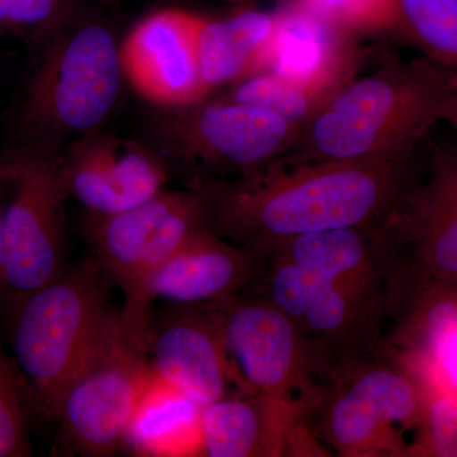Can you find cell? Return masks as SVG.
I'll return each instance as SVG.
<instances>
[{
    "mask_svg": "<svg viewBox=\"0 0 457 457\" xmlns=\"http://www.w3.org/2000/svg\"><path fill=\"white\" fill-rule=\"evenodd\" d=\"M411 156L374 161L282 156L236 179L198 186L206 192L210 230L255 253L288 237L392 218L405 198Z\"/></svg>",
    "mask_w": 457,
    "mask_h": 457,
    "instance_id": "obj_1",
    "label": "cell"
},
{
    "mask_svg": "<svg viewBox=\"0 0 457 457\" xmlns=\"http://www.w3.org/2000/svg\"><path fill=\"white\" fill-rule=\"evenodd\" d=\"M457 71L428 57L390 62L348 80L311 119L287 158L374 161L404 158L446 117Z\"/></svg>",
    "mask_w": 457,
    "mask_h": 457,
    "instance_id": "obj_2",
    "label": "cell"
},
{
    "mask_svg": "<svg viewBox=\"0 0 457 457\" xmlns=\"http://www.w3.org/2000/svg\"><path fill=\"white\" fill-rule=\"evenodd\" d=\"M33 49L37 64L18 116V147L57 154L101 130L112 113L125 79L121 42L97 9L79 3Z\"/></svg>",
    "mask_w": 457,
    "mask_h": 457,
    "instance_id": "obj_3",
    "label": "cell"
},
{
    "mask_svg": "<svg viewBox=\"0 0 457 457\" xmlns=\"http://www.w3.org/2000/svg\"><path fill=\"white\" fill-rule=\"evenodd\" d=\"M106 275L86 261L29 295L8 319L12 347L35 411L55 420L69 385L97 348L117 312Z\"/></svg>",
    "mask_w": 457,
    "mask_h": 457,
    "instance_id": "obj_4",
    "label": "cell"
},
{
    "mask_svg": "<svg viewBox=\"0 0 457 457\" xmlns=\"http://www.w3.org/2000/svg\"><path fill=\"white\" fill-rule=\"evenodd\" d=\"M210 230L203 186L156 195L152 200L113 215H93L86 222L96 262L121 288L125 302L120 319L126 335L149 348L150 279L189 240Z\"/></svg>",
    "mask_w": 457,
    "mask_h": 457,
    "instance_id": "obj_5",
    "label": "cell"
},
{
    "mask_svg": "<svg viewBox=\"0 0 457 457\" xmlns=\"http://www.w3.org/2000/svg\"><path fill=\"white\" fill-rule=\"evenodd\" d=\"M212 312L237 387L257 394L305 420L335 381V363L293 319L266 299L234 296L206 306Z\"/></svg>",
    "mask_w": 457,
    "mask_h": 457,
    "instance_id": "obj_6",
    "label": "cell"
},
{
    "mask_svg": "<svg viewBox=\"0 0 457 457\" xmlns=\"http://www.w3.org/2000/svg\"><path fill=\"white\" fill-rule=\"evenodd\" d=\"M161 111L153 130L155 149L168 168L188 174L189 186L236 179L278 161L293 149L303 128L228 97Z\"/></svg>",
    "mask_w": 457,
    "mask_h": 457,
    "instance_id": "obj_7",
    "label": "cell"
},
{
    "mask_svg": "<svg viewBox=\"0 0 457 457\" xmlns=\"http://www.w3.org/2000/svg\"><path fill=\"white\" fill-rule=\"evenodd\" d=\"M17 171L0 222V317L66 270L64 203L56 154L17 147Z\"/></svg>",
    "mask_w": 457,
    "mask_h": 457,
    "instance_id": "obj_8",
    "label": "cell"
},
{
    "mask_svg": "<svg viewBox=\"0 0 457 457\" xmlns=\"http://www.w3.org/2000/svg\"><path fill=\"white\" fill-rule=\"evenodd\" d=\"M153 378L147 352L126 335L116 312L60 403L55 420L66 444L80 456L120 453L132 413Z\"/></svg>",
    "mask_w": 457,
    "mask_h": 457,
    "instance_id": "obj_9",
    "label": "cell"
},
{
    "mask_svg": "<svg viewBox=\"0 0 457 457\" xmlns=\"http://www.w3.org/2000/svg\"><path fill=\"white\" fill-rule=\"evenodd\" d=\"M417 411L413 384L384 356L339 372L309 417L317 414L319 435L338 455L389 456L400 451L396 427Z\"/></svg>",
    "mask_w": 457,
    "mask_h": 457,
    "instance_id": "obj_10",
    "label": "cell"
},
{
    "mask_svg": "<svg viewBox=\"0 0 457 457\" xmlns=\"http://www.w3.org/2000/svg\"><path fill=\"white\" fill-rule=\"evenodd\" d=\"M69 197L93 215H113L165 191L170 168L158 150L101 130L71 141L56 154Z\"/></svg>",
    "mask_w": 457,
    "mask_h": 457,
    "instance_id": "obj_11",
    "label": "cell"
},
{
    "mask_svg": "<svg viewBox=\"0 0 457 457\" xmlns=\"http://www.w3.org/2000/svg\"><path fill=\"white\" fill-rule=\"evenodd\" d=\"M201 20V14L182 8L156 9L121 42L123 77L159 110L186 107L209 97L198 64Z\"/></svg>",
    "mask_w": 457,
    "mask_h": 457,
    "instance_id": "obj_12",
    "label": "cell"
},
{
    "mask_svg": "<svg viewBox=\"0 0 457 457\" xmlns=\"http://www.w3.org/2000/svg\"><path fill=\"white\" fill-rule=\"evenodd\" d=\"M392 267L329 282L300 321L305 336L332 359L337 375L389 356L383 326L392 309Z\"/></svg>",
    "mask_w": 457,
    "mask_h": 457,
    "instance_id": "obj_13",
    "label": "cell"
},
{
    "mask_svg": "<svg viewBox=\"0 0 457 457\" xmlns=\"http://www.w3.org/2000/svg\"><path fill=\"white\" fill-rule=\"evenodd\" d=\"M150 362L164 383L200 407L239 390L212 312L206 306L174 312L150 333Z\"/></svg>",
    "mask_w": 457,
    "mask_h": 457,
    "instance_id": "obj_14",
    "label": "cell"
},
{
    "mask_svg": "<svg viewBox=\"0 0 457 457\" xmlns=\"http://www.w3.org/2000/svg\"><path fill=\"white\" fill-rule=\"evenodd\" d=\"M305 420L254 393L236 390L201 411L200 456L270 457L306 453Z\"/></svg>",
    "mask_w": 457,
    "mask_h": 457,
    "instance_id": "obj_15",
    "label": "cell"
},
{
    "mask_svg": "<svg viewBox=\"0 0 457 457\" xmlns=\"http://www.w3.org/2000/svg\"><path fill=\"white\" fill-rule=\"evenodd\" d=\"M278 17L264 71L328 99L353 78L357 59L348 47L347 35L302 2L291 3Z\"/></svg>",
    "mask_w": 457,
    "mask_h": 457,
    "instance_id": "obj_16",
    "label": "cell"
},
{
    "mask_svg": "<svg viewBox=\"0 0 457 457\" xmlns=\"http://www.w3.org/2000/svg\"><path fill=\"white\" fill-rule=\"evenodd\" d=\"M255 255L243 246L204 230L162 264L150 279L149 294L197 308L227 302L254 278Z\"/></svg>",
    "mask_w": 457,
    "mask_h": 457,
    "instance_id": "obj_17",
    "label": "cell"
},
{
    "mask_svg": "<svg viewBox=\"0 0 457 457\" xmlns=\"http://www.w3.org/2000/svg\"><path fill=\"white\" fill-rule=\"evenodd\" d=\"M395 237L390 218L288 237L253 254L255 258H284L327 278L339 279L392 267V245Z\"/></svg>",
    "mask_w": 457,
    "mask_h": 457,
    "instance_id": "obj_18",
    "label": "cell"
},
{
    "mask_svg": "<svg viewBox=\"0 0 457 457\" xmlns=\"http://www.w3.org/2000/svg\"><path fill=\"white\" fill-rule=\"evenodd\" d=\"M278 20V13L248 7L224 18L203 16L197 53L207 95L264 71Z\"/></svg>",
    "mask_w": 457,
    "mask_h": 457,
    "instance_id": "obj_19",
    "label": "cell"
},
{
    "mask_svg": "<svg viewBox=\"0 0 457 457\" xmlns=\"http://www.w3.org/2000/svg\"><path fill=\"white\" fill-rule=\"evenodd\" d=\"M203 407L164 383L154 372L123 435L132 456H200Z\"/></svg>",
    "mask_w": 457,
    "mask_h": 457,
    "instance_id": "obj_20",
    "label": "cell"
},
{
    "mask_svg": "<svg viewBox=\"0 0 457 457\" xmlns=\"http://www.w3.org/2000/svg\"><path fill=\"white\" fill-rule=\"evenodd\" d=\"M395 29L432 62L457 71V0H396Z\"/></svg>",
    "mask_w": 457,
    "mask_h": 457,
    "instance_id": "obj_21",
    "label": "cell"
},
{
    "mask_svg": "<svg viewBox=\"0 0 457 457\" xmlns=\"http://www.w3.org/2000/svg\"><path fill=\"white\" fill-rule=\"evenodd\" d=\"M227 97L264 108L302 126L328 101L314 90L270 71H261L234 84Z\"/></svg>",
    "mask_w": 457,
    "mask_h": 457,
    "instance_id": "obj_22",
    "label": "cell"
},
{
    "mask_svg": "<svg viewBox=\"0 0 457 457\" xmlns=\"http://www.w3.org/2000/svg\"><path fill=\"white\" fill-rule=\"evenodd\" d=\"M32 413L36 411L29 386L0 341V457L31 456Z\"/></svg>",
    "mask_w": 457,
    "mask_h": 457,
    "instance_id": "obj_23",
    "label": "cell"
},
{
    "mask_svg": "<svg viewBox=\"0 0 457 457\" xmlns=\"http://www.w3.org/2000/svg\"><path fill=\"white\" fill-rule=\"evenodd\" d=\"M257 260L267 262L263 269L267 270L263 278L266 293L263 299L297 324L305 317L320 291L329 282L335 281L284 258L263 257Z\"/></svg>",
    "mask_w": 457,
    "mask_h": 457,
    "instance_id": "obj_24",
    "label": "cell"
},
{
    "mask_svg": "<svg viewBox=\"0 0 457 457\" xmlns=\"http://www.w3.org/2000/svg\"><path fill=\"white\" fill-rule=\"evenodd\" d=\"M79 0H0V37L35 47L79 4Z\"/></svg>",
    "mask_w": 457,
    "mask_h": 457,
    "instance_id": "obj_25",
    "label": "cell"
},
{
    "mask_svg": "<svg viewBox=\"0 0 457 457\" xmlns=\"http://www.w3.org/2000/svg\"><path fill=\"white\" fill-rule=\"evenodd\" d=\"M312 13L350 36L395 29L396 0H297Z\"/></svg>",
    "mask_w": 457,
    "mask_h": 457,
    "instance_id": "obj_26",
    "label": "cell"
},
{
    "mask_svg": "<svg viewBox=\"0 0 457 457\" xmlns=\"http://www.w3.org/2000/svg\"><path fill=\"white\" fill-rule=\"evenodd\" d=\"M426 329L429 347L445 378L457 392V305L442 302L432 306Z\"/></svg>",
    "mask_w": 457,
    "mask_h": 457,
    "instance_id": "obj_27",
    "label": "cell"
},
{
    "mask_svg": "<svg viewBox=\"0 0 457 457\" xmlns=\"http://www.w3.org/2000/svg\"><path fill=\"white\" fill-rule=\"evenodd\" d=\"M429 446L436 456L457 457V396H437L427 413Z\"/></svg>",
    "mask_w": 457,
    "mask_h": 457,
    "instance_id": "obj_28",
    "label": "cell"
},
{
    "mask_svg": "<svg viewBox=\"0 0 457 457\" xmlns=\"http://www.w3.org/2000/svg\"><path fill=\"white\" fill-rule=\"evenodd\" d=\"M17 171V155L14 150L7 154L0 155V222L7 204V195L13 185Z\"/></svg>",
    "mask_w": 457,
    "mask_h": 457,
    "instance_id": "obj_29",
    "label": "cell"
},
{
    "mask_svg": "<svg viewBox=\"0 0 457 457\" xmlns=\"http://www.w3.org/2000/svg\"><path fill=\"white\" fill-rule=\"evenodd\" d=\"M99 8L107 9V11H114L119 7L120 0H93Z\"/></svg>",
    "mask_w": 457,
    "mask_h": 457,
    "instance_id": "obj_30",
    "label": "cell"
},
{
    "mask_svg": "<svg viewBox=\"0 0 457 457\" xmlns=\"http://www.w3.org/2000/svg\"><path fill=\"white\" fill-rule=\"evenodd\" d=\"M224 2L231 3V4H239L242 7H246V4L253 2V0H224Z\"/></svg>",
    "mask_w": 457,
    "mask_h": 457,
    "instance_id": "obj_31",
    "label": "cell"
},
{
    "mask_svg": "<svg viewBox=\"0 0 457 457\" xmlns=\"http://www.w3.org/2000/svg\"><path fill=\"white\" fill-rule=\"evenodd\" d=\"M294 2H297V0H293V3H294Z\"/></svg>",
    "mask_w": 457,
    "mask_h": 457,
    "instance_id": "obj_32",
    "label": "cell"
}]
</instances>
